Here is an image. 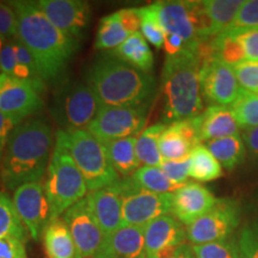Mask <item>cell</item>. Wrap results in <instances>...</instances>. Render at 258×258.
<instances>
[{
    "mask_svg": "<svg viewBox=\"0 0 258 258\" xmlns=\"http://www.w3.org/2000/svg\"><path fill=\"white\" fill-rule=\"evenodd\" d=\"M131 178L143 189L157 194H172L180 186L173 183L160 166L144 165L139 167Z\"/></svg>",
    "mask_w": 258,
    "mask_h": 258,
    "instance_id": "4dcf8cb0",
    "label": "cell"
},
{
    "mask_svg": "<svg viewBox=\"0 0 258 258\" xmlns=\"http://www.w3.org/2000/svg\"><path fill=\"white\" fill-rule=\"evenodd\" d=\"M112 167L120 176L128 177L140 167V161L138 159L135 144L137 137H129L118 140L103 143Z\"/></svg>",
    "mask_w": 258,
    "mask_h": 258,
    "instance_id": "cb8c5ba5",
    "label": "cell"
},
{
    "mask_svg": "<svg viewBox=\"0 0 258 258\" xmlns=\"http://www.w3.org/2000/svg\"><path fill=\"white\" fill-rule=\"evenodd\" d=\"M55 140L63 145L85 179L89 192L114 185L121 177L112 167L104 144L86 131L56 133Z\"/></svg>",
    "mask_w": 258,
    "mask_h": 258,
    "instance_id": "5b68a950",
    "label": "cell"
},
{
    "mask_svg": "<svg viewBox=\"0 0 258 258\" xmlns=\"http://www.w3.org/2000/svg\"><path fill=\"white\" fill-rule=\"evenodd\" d=\"M161 170L165 172V175L176 184L182 185L186 183L190 172V157L186 159L178 161L164 160L160 165Z\"/></svg>",
    "mask_w": 258,
    "mask_h": 258,
    "instance_id": "60d3db41",
    "label": "cell"
},
{
    "mask_svg": "<svg viewBox=\"0 0 258 258\" xmlns=\"http://www.w3.org/2000/svg\"><path fill=\"white\" fill-rule=\"evenodd\" d=\"M239 129L233 111L228 106L209 105L199 115L200 143L237 135L239 134Z\"/></svg>",
    "mask_w": 258,
    "mask_h": 258,
    "instance_id": "44dd1931",
    "label": "cell"
},
{
    "mask_svg": "<svg viewBox=\"0 0 258 258\" xmlns=\"http://www.w3.org/2000/svg\"><path fill=\"white\" fill-rule=\"evenodd\" d=\"M167 127L165 123H156L144 129V132L137 137V156L140 163L147 166H160L163 164V157L159 150V139Z\"/></svg>",
    "mask_w": 258,
    "mask_h": 258,
    "instance_id": "4316f807",
    "label": "cell"
},
{
    "mask_svg": "<svg viewBox=\"0 0 258 258\" xmlns=\"http://www.w3.org/2000/svg\"><path fill=\"white\" fill-rule=\"evenodd\" d=\"M15 127H17V125L0 111V165H2L3 156H4L9 137Z\"/></svg>",
    "mask_w": 258,
    "mask_h": 258,
    "instance_id": "7dc6e473",
    "label": "cell"
},
{
    "mask_svg": "<svg viewBox=\"0 0 258 258\" xmlns=\"http://www.w3.org/2000/svg\"><path fill=\"white\" fill-rule=\"evenodd\" d=\"M46 83L41 79H19L0 74V111L16 125L40 110Z\"/></svg>",
    "mask_w": 258,
    "mask_h": 258,
    "instance_id": "30bf717a",
    "label": "cell"
},
{
    "mask_svg": "<svg viewBox=\"0 0 258 258\" xmlns=\"http://www.w3.org/2000/svg\"><path fill=\"white\" fill-rule=\"evenodd\" d=\"M237 243V258H258V220L241 228Z\"/></svg>",
    "mask_w": 258,
    "mask_h": 258,
    "instance_id": "d590c367",
    "label": "cell"
},
{
    "mask_svg": "<svg viewBox=\"0 0 258 258\" xmlns=\"http://www.w3.org/2000/svg\"><path fill=\"white\" fill-rule=\"evenodd\" d=\"M164 48H165L167 56H172L184 49L185 43L182 37L177 36V35L167 34L165 36V42H164Z\"/></svg>",
    "mask_w": 258,
    "mask_h": 258,
    "instance_id": "c3c4849f",
    "label": "cell"
},
{
    "mask_svg": "<svg viewBox=\"0 0 258 258\" xmlns=\"http://www.w3.org/2000/svg\"><path fill=\"white\" fill-rule=\"evenodd\" d=\"M38 9L63 34L80 41L89 28L91 9L82 0H40Z\"/></svg>",
    "mask_w": 258,
    "mask_h": 258,
    "instance_id": "9a60e30c",
    "label": "cell"
},
{
    "mask_svg": "<svg viewBox=\"0 0 258 258\" xmlns=\"http://www.w3.org/2000/svg\"><path fill=\"white\" fill-rule=\"evenodd\" d=\"M191 141L185 137L176 123H171L166 127L159 139V150L164 160L178 161L186 159L194 150Z\"/></svg>",
    "mask_w": 258,
    "mask_h": 258,
    "instance_id": "83f0119b",
    "label": "cell"
},
{
    "mask_svg": "<svg viewBox=\"0 0 258 258\" xmlns=\"http://www.w3.org/2000/svg\"><path fill=\"white\" fill-rule=\"evenodd\" d=\"M200 46L185 47L176 55L166 56L161 72L163 123L171 124L190 120L203 112L200 83L203 61L200 55Z\"/></svg>",
    "mask_w": 258,
    "mask_h": 258,
    "instance_id": "277c9868",
    "label": "cell"
},
{
    "mask_svg": "<svg viewBox=\"0 0 258 258\" xmlns=\"http://www.w3.org/2000/svg\"><path fill=\"white\" fill-rule=\"evenodd\" d=\"M200 83L203 101L209 105H232L241 91L232 66L214 56L203 61Z\"/></svg>",
    "mask_w": 258,
    "mask_h": 258,
    "instance_id": "4fadbf2b",
    "label": "cell"
},
{
    "mask_svg": "<svg viewBox=\"0 0 258 258\" xmlns=\"http://www.w3.org/2000/svg\"><path fill=\"white\" fill-rule=\"evenodd\" d=\"M102 105L89 85L79 80H62L51 102V115L62 132L88 128Z\"/></svg>",
    "mask_w": 258,
    "mask_h": 258,
    "instance_id": "52a82bcc",
    "label": "cell"
},
{
    "mask_svg": "<svg viewBox=\"0 0 258 258\" xmlns=\"http://www.w3.org/2000/svg\"><path fill=\"white\" fill-rule=\"evenodd\" d=\"M129 34L122 25L117 12L103 17L97 29L95 47L98 50H114L127 40Z\"/></svg>",
    "mask_w": 258,
    "mask_h": 258,
    "instance_id": "f546056e",
    "label": "cell"
},
{
    "mask_svg": "<svg viewBox=\"0 0 258 258\" xmlns=\"http://www.w3.org/2000/svg\"><path fill=\"white\" fill-rule=\"evenodd\" d=\"M240 89L252 93L258 92V61H243L232 66Z\"/></svg>",
    "mask_w": 258,
    "mask_h": 258,
    "instance_id": "f35d334b",
    "label": "cell"
},
{
    "mask_svg": "<svg viewBox=\"0 0 258 258\" xmlns=\"http://www.w3.org/2000/svg\"><path fill=\"white\" fill-rule=\"evenodd\" d=\"M206 147L227 171H233L235 167L241 165L246 158V148L240 134L208 141Z\"/></svg>",
    "mask_w": 258,
    "mask_h": 258,
    "instance_id": "d4e9b609",
    "label": "cell"
},
{
    "mask_svg": "<svg viewBox=\"0 0 258 258\" xmlns=\"http://www.w3.org/2000/svg\"><path fill=\"white\" fill-rule=\"evenodd\" d=\"M14 203L19 218L34 240L41 235L50 222V209L42 182H30L15 190Z\"/></svg>",
    "mask_w": 258,
    "mask_h": 258,
    "instance_id": "5bb4252c",
    "label": "cell"
},
{
    "mask_svg": "<svg viewBox=\"0 0 258 258\" xmlns=\"http://www.w3.org/2000/svg\"><path fill=\"white\" fill-rule=\"evenodd\" d=\"M148 109L102 106L86 131L102 143L138 137L144 132Z\"/></svg>",
    "mask_w": 258,
    "mask_h": 258,
    "instance_id": "7c38bea8",
    "label": "cell"
},
{
    "mask_svg": "<svg viewBox=\"0 0 258 258\" xmlns=\"http://www.w3.org/2000/svg\"><path fill=\"white\" fill-rule=\"evenodd\" d=\"M47 258H82L63 219L50 221L43 232Z\"/></svg>",
    "mask_w": 258,
    "mask_h": 258,
    "instance_id": "7402d4cb",
    "label": "cell"
},
{
    "mask_svg": "<svg viewBox=\"0 0 258 258\" xmlns=\"http://www.w3.org/2000/svg\"><path fill=\"white\" fill-rule=\"evenodd\" d=\"M213 56L218 57L230 66L246 61V56L240 43L227 30L211 40Z\"/></svg>",
    "mask_w": 258,
    "mask_h": 258,
    "instance_id": "d6a6232c",
    "label": "cell"
},
{
    "mask_svg": "<svg viewBox=\"0 0 258 258\" xmlns=\"http://www.w3.org/2000/svg\"><path fill=\"white\" fill-rule=\"evenodd\" d=\"M227 31L243 47L246 60L258 61V28H230Z\"/></svg>",
    "mask_w": 258,
    "mask_h": 258,
    "instance_id": "74e56055",
    "label": "cell"
},
{
    "mask_svg": "<svg viewBox=\"0 0 258 258\" xmlns=\"http://www.w3.org/2000/svg\"><path fill=\"white\" fill-rule=\"evenodd\" d=\"M217 200L208 188L200 183L188 182L172 192L171 213L180 224L188 226L211 211Z\"/></svg>",
    "mask_w": 258,
    "mask_h": 258,
    "instance_id": "e0dca14e",
    "label": "cell"
},
{
    "mask_svg": "<svg viewBox=\"0 0 258 258\" xmlns=\"http://www.w3.org/2000/svg\"><path fill=\"white\" fill-rule=\"evenodd\" d=\"M86 198L104 237L120 230L122 227V196L117 183L90 192Z\"/></svg>",
    "mask_w": 258,
    "mask_h": 258,
    "instance_id": "ffe728a7",
    "label": "cell"
},
{
    "mask_svg": "<svg viewBox=\"0 0 258 258\" xmlns=\"http://www.w3.org/2000/svg\"><path fill=\"white\" fill-rule=\"evenodd\" d=\"M195 258H237V243L233 240L192 245Z\"/></svg>",
    "mask_w": 258,
    "mask_h": 258,
    "instance_id": "8d00e7d4",
    "label": "cell"
},
{
    "mask_svg": "<svg viewBox=\"0 0 258 258\" xmlns=\"http://www.w3.org/2000/svg\"><path fill=\"white\" fill-rule=\"evenodd\" d=\"M239 127L247 129L258 125V95L241 90L238 98L231 105Z\"/></svg>",
    "mask_w": 258,
    "mask_h": 258,
    "instance_id": "836d02e7",
    "label": "cell"
},
{
    "mask_svg": "<svg viewBox=\"0 0 258 258\" xmlns=\"http://www.w3.org/2000/svg\"><path fill=\"white\" fill-rule=\"evenodd\" d=\"M122 196V227H145L157 218L171 213L172 194H157L143 189L131 177L117 183Z\"/></svg>",
    "mask_w": 258,
    "mask_h": 258,
    "instance_id": "9c48e42d",
    "label": "cell"
},
{
    "mask_svg": "<svg viewBox=\"0 0 258 258\" xmlns=\"http://www.w3.org/2000/svg\"><path fill=\"white\" fill-rule=\"evenodd\" d=\"M109 54L145 73H151L153 70V53L148 46L146 38L140 31L129 35L120 47L111 50Z\"/></svg>",
    "mask_w": 258,
    "mask_h": 258,
    "instance_id": "603a6c76",
    "label": "cell"
},
{
    "mask_svg": "<svg viewBox=\"0 0 258 258\" xmlns=\"http://www.w3.org/2000/svg\"><path fill=\"white\" fill-rule=\"evenodd\" d=\"M222 176V166L209 152L206 145L200 144L190 153L189 177L199 182H211Z\"/></svg>",
    "mask_w": 258,
    "mask_h": 258,
    "instance_id": "f1b7e54d",
    "label": "cell"
},
{
    "mask_svg": "<svg viewBox=\"0 0 258 258\" xmlns=\"http://www.w3.org/2000/svg\"><path fill=\"white\" fill-rule=\"evenodd\" d=\"M53 131L41 118L22 122L10 134L2 165L0 179L10 190L30 182H42L53 150Z\"/></svg>",
    "mask_w": 258,
    "mask_h": 258,
    "instance_id": "7a4b0ae2",
    "label": "cell"
},
{
    "mask_svg": "<svg viewBox=\"0 0 258 258\" xmlns=\"http://www.w3.org/2000/svg\"><path fill=\"white\" fill-rule=\"evenodd\" d=\"M241 139L246 148V156L254 164H258V125L244 129L241 133Z\"/></svg>",
    "mask_w": 258,
    "mask_h": 258,
    "instance_id": "bcb514c9",
    "label": "cell"
},
{
    "mask_svg": "<svg viewBox=\"0 0 258 258\" xmlns=\"http://www.w3.org/2000/svg\"><path fill=\"white\" fill-rule=\"evenodd\" d=\"M254 198H256V200H257V202H258V186H257L256 191H254Z\"/></svg>",
    "mask_w": 258,
    "mask_h": 258,
    "instance_id": "816d5d0a",
    "label": "cell"
},
{
    "mask_svg": "<svg viewBox=\"0 0 258 258\" xmlns=\"http://www.w3.org/2000/svg\"><path fill=\"white\" fill-rule=\"evenodd\" d=\"M118 17L129 35L138 32L141 25L140 8H127L117 11Z\"/></svg>",
    "mask_w": 258,
    "mask_h": 258,
    "instance_id": "f6af8a7d",
    "label": "cell"
},
{
    "mask_svg": "<svg viewBox=\"0 0 258 258\" xmlns=\"http://www.w3.org/2000/svg\"><path fill=\"white\" fill-rule=\"evenodd\" d=\"M17 66V56H16L14 40L4 43L0 51V71L2 74L14 77V72Z\"/></svg>",
    "mask_w": 258,
    "mask_h": 258,
    "instance_id": "ee69618b",
    "label": "cell"
},
{
    "mask_svg": "<svg viewBox=\"0 0 258 258\" xmlns=\"http://www.w3.org/2000/svg\"><path fill=\"white\" fill-rule=\"evenodd\" d=\"M27 228L16 211L14 200L8 194L0 191V239L15 237L25 241Z\"/></svg>",
    "mask_w": 258,
    "mask_h": 258,
    "instance_id": "1f68e13d",
    "label": "cell"
},
{
    "mask_svg": "<svg viewBox=\"0 0 258 258\" xmlns=\"http://www.w3.org/2000/svg\"><path fill=\"white\" fill-rule=\"evenodd\" d=\"M230 28H258V0L244 2Z\"/></svg>",
    "mask_w": 258,
    "mask_h": 258,
    "instance_id": "ab89813d",
    "label": "cell"
},
{
    "mask_svg": "<svg viewBox=\"0 0 258 258\" xmlns=\"http://www.w3.org/2000/svg\"><path fill=\"white\" fill-rule=\"evenodd\" d=\"M85 83L102 106L150 109L157 93V82L117 57L105 54L85 73Z\"/></svg>",
    "mask_w": 258,
    "mask_h": 258,
    "instance_id": "3957f363",
    "label": "cell"
},
{
    "mask_svg": "<svg viewBox=\"0 0 258 258\" xmlns=\"http://www.w3.org/2000/svg\"><path fill=\"white\" fill-rule=\"evenodd\" d=\"M243 4L244 2L241 0H205L202 2L205 14L211 24L213 38L231 27Z\"/></svg>",
    "mask_w": 258,
    "mask_h": 258,
    "instance_id": "484cf974",
    "label": "cell"
},
{
    "mask_svg": "<svg viewBox=\"0 0 258 258\" xmlns=\"http://www.w3.org/2000/svg\"><path fill=\"white\" fill-rule=\"evenodd\" d=\"M160 258H195V254H194L192 246H190L186 243H183Z\"/></svg>",
    "mask_w": 258,
    "mask_h": 258,
    "instance_id": "681fc988",
    "label": "cell"
},
{
    "mask_svg": "<svg viewBox=\"0 0 258 258\" xmlns=\"http://www.w3.org/2000/svg\"><path fill=\"white\" fill-rule=\"evenodd\" d=\"M44 191L50 209V221L59 219L67 209L86 198L89 191L82 172L57 140L47 169Z\"/></svg>",
    "mask_w": 258,
    "mask_h": 258,
    "instance_id": "8992f818",
    "label": "cell"
},
{
    "mask_svg": "<svg viewBox=\"0 0 258 258\" xmlns=\"http://www.w3.org/2000/svg\"><path fill=\"white\" fill-rule=\"evenodd\" d=\"M62 219L82 258H93L104 239V233L90 208L88 198L67 209Z\"/></svg>",
    "mask_w": 258,
    "mask_h": 258,
    "instance_id": "2e32d148",
    "label": "cell"
},
{
    "mask_svg": "<svg viewBox=\"0 0 258 258\" xmlns=\"http://www.w3.org/2000/svg\"><path fill=\"white\" fill-rule=\"evenodd\" d=\"M140 16H141V34L146 38V41L150 42L152 46L157 49L164 47L165 42V31L161 27L159 18H158L157 10L154 4L144 6L140 8Z\"/></svg>",
    "mask_w": 258,
    "mask_h": 258,
    "instance_id": "e575fe53",
    "label": "cell"
},
{
    "mask_svg": "<svg viewBox=\"0 0 258 258\" xmlns=\"http://www.w3.org/2000/svg\"><path fill=\"white\" fill-rule=\"evenodd\" d=\"M0 36L9 40L17 38V17L9 3L0 2Z\"/></svg>",
    "mask_w": 258,
    "mask_h": 258,
    "instance_id": "b9f144b4",
    "label": "cell"
},
{
    "mask_svg": "<svg viewBox=\"0 0 258 258\" xmlns=\"http://www.w3.org/2000/svg\"><path fill=\"white\" fill-rule=\"evenodd\" d=\"M3 46H4V42H3V37L0 36V51L3 49Z\"/></svg>",
    "mask_w": 258,
    "mask_h": 258,
    "instance_id": "f907efd6",
    "label": "cell"
},
{
    "mask_svg": "<svg viewBox=\"0 0 258 258\" xmlns=\"http://www.w3.org/2000/svg\"><path fill=\"white\" fill-rule=\"evenodd\" d=\"M186 231L172 215H163L145 226L146 258H160L185 243Z\"/></svg>",
    "mask_w": 258,
    "mask_h": 258,
    "instance_id": "ac0fdd59",
    "label": "cell"
},
{
    "mask_svg": "<svg viewBox=\"0 0 258 258\" xmlns=\"http://www.w3.org/2000/svg\"><path fill=\"white\" fill-rule=\"evenodd\" d=\"M17 17V40L34 57L38 76L44 83L62 78L79 42L57 29L35 2H10Z\"/></svg>",
    "mask_w": 258,
    "mask_h": 258,
    "instance_id": "6da1fadb",
    "label": "cell"
},
{
    "mask_svg": "<svg viewBox=\"0 0 258 258\" xmlns=\"http://www.w3.org/2000/svg\"><path fill=\"white\" fill-rule=\"evenodd\" d=\"M257 95H258V92H257Z\"/></svg>",
    "mask_w": 258,
    "mask_h": 258,
    "instance_id": "f5cc1de1",
    "label": "cell"
},
{
    "mask_svg": "<svg viewBox=\"0 0 258 258\" xmlns=\"http://www.w3.org/2000/svg\"><path fill=\"white\" fill-rule=\"evenodd\" d=\"M153 4L165 34L182 37L185 47L196 48L213 38L202 2H157Z\"/></svg>",
    "mask_w": 258,
    "mask_h": 258,
    "instance_id": "ba28073f",
    "label": "cell"
},
{
    "mask_svg": "<svg viewBox=\"0 0 258 258\" xmlns=\"http://www.w3.org/2000/svg\"><path fill=\"white\" fill-rule=\"evenodd\" d=\"M241 207L233 199H218L211 211L186 226V238L192 245L227 240L240 224Z\"/></svg>",
    "mask_w": 258,
    "mask_h": 258,
    "instance_id": "8fae6325",
    "label": "cell"
},
{
    "mask_svg": "<svg viewBox=\"0 0 258 258\" xmlns=\"http://www.w3.org/2000/svg\"><path fill=\"white\" fill-rule=\"evenodd\" d=\"M93 258H146L145 227L127 226L105 235Z\"/></svg>",
    "mask_w": 258,
    "mask_h": 258,
    "instance_id": "d6986e66",
    "label": "cell"
},
{
    "mask_svg": "<svg viewBox=\"0 0 258 258\" xmlns=\"http://www.w3.org/2000/svg\"><path fill=\"white\" fill-rule=\"evenodd\" d=\"M0 258H28L24 241L15 237L2 238Z\"/></svg>",
    "mask_w": 258,
    "mask_h": 258,
    "instance_id": "7bdbcfd3",
    "label": "cell"
}]
</instances>
